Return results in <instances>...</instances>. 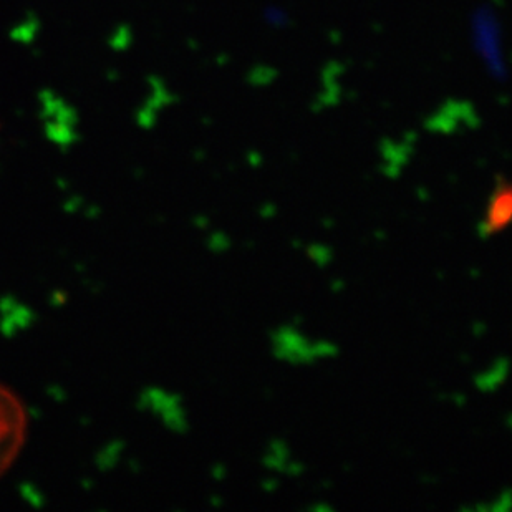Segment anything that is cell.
Instances as JSON below:
<instances>
[{
	"instance_id": "6da1fadb",
	"label": "cell",
	"mask_w": 512,
	"mask_h": 512,
	"mask_svg": "<svg viewBox=\"0 0 512 512\" xmlns=\"http://www.w3.org/2000/svg\"><path fill=\"white\" fill-rule=\"evenodd\" d=\"M27 436V411L12 390L0 385V476L19 458Z\"/></svg>"
},
{
	"instance_id": "7a4b0ae2",
	"label": "cell",
	"mask_w": 512,
	"mask_h": 512,
	"mask_svg": "<svg viewBox=\"0 0 512 512\" xmlns=\"http://www.w3.org/2000/svg\"><path fill=\"white\" fill-rule=\"evenodd\" d=\"M512 224V181H498L484 209L483 234L494 236Z\"/></svg>"
},
{
	"instance_id": "3957f363",
	"label": "cell",
	"mask_w": 512,
	"mask_h": 512,
	"mask_svg": "<svg viewBox=\"0 0 512 512\" xmlns=\"http://www.w3.org/2000/svg\"><path fill=\"white\" fill-rule=\"evenodd\" d=\"M474 30H476V45H478L479 52L483 55L486 63H489L491 72L494 75H499L503 58H501V50H499L498 25L488 10L478 12Z\"/></svg>"
}]
</instances>
